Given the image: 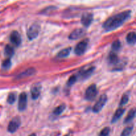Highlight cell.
<instances>
[{
	"label": "cell",
	"instance_id": "obj_17",
	"mask_svg": "<svg viewBox=\"0 0 136 136\" xmlns=\"http://www.w3.org/2000/svg\"><path fill=\"white\" fill-rule=\"evenodd\" d=\"M35 73V70L33 68H31L27 69V70H25V72L22 73L20 75H19L18 78H23L27 77V76H32L33 74H34Z\"/></svg>",
	"mask_w": 136,
	"mask_h": 136
},
{
	"label": "cell",
	"instance_id": "obj_6",
	"mask_svg": "<svg viewBox=\"0 0 136 136\" xmlns=\"http://www.w3.org/2000/svg\"><path fill=\"white\" fill-rule=\"evenodd\" d=\"M87 46H88V40L86 39L82 41L76 45V47L74 49V53L77 55H82L85 53Z\"/></svg>",
	"mask_w": 136,
	"mask_h": 136
},
{
	"label": "cell",
	"instance_id": "obj_26",
	"mask_svg": "<svg viewBox=\"0 0 136 136\" xmlns=\"http://www.w3.org/2000/svg\"><path fill=\"white\" fill-rule=\"evenodd\" d=\"M76 81H77V77L75 75H73V76L70 77L69 80H68V82H67V85L68 86H70L73 85L76 82Z\"/></svg>",
	"mask_w": 136,
	"mask_h": 136
},
{
	"label": "cell",
	"instance_id": "obj_27",
	"mask_svg": "<svg viewBox=\"0 0 136 136\" xmlns=\"http://www.w3.org/2000/svg\"><path fill=\"white\" fill-rule=\"evenodd\" d=\"M129 101V96L127 94H124V96L122 98V100H121V102L119 103V105L122 106H124L127 104Z\"/></svg>",
	"mask_w": 136,
	"mask_h": 136
},
{
	"label": "cell",
	"instance_id": "obj_7",
	"mask_svg": "<svg viewBox=\"0 0 136 136\" xmlns=\"http://www.w3.org/2000/svg\"><path fill=\"white\" fill-rule=\"evenodd\" d=\"M27 96L25 92H22L19 97L18 109L19 111H23L27 108Z\"/></svg>",
	"mask_w": 136,
	"mask_h": 136
},
{
	"label": "cell",
	"instance_id": "obj_13",
	"mask_svg": "<svg viewBox=\"0 0 136 136\" xmlns=\"http://www.w3.org/2000/svg\"><path fill=\"white\" fill-rule=\"evenodd\" d=\"M108 61L109 64L111 65H116L119 63V59H118L117 54L115 53V52H111L109 54L108 57Z\"/></svg>",
	"mask_w": 136,
	"mask_h": 136
},
{
	"label": "cell",
	"instance_id": "obj_11",
	"mask_svg": "<svg viewBox=\"0 0 136 136\" xmlns=\"http://www.w3.org/2000/svg\"><path fill=\"white\" fill-rule=\"evenodd\" d=\"M41 86L39 84H36L33 86L31 88V97L33 99L36 100L39 97L41 93Z\"/></svg>",
	"mask_w": 136,
	"mask_h": 136
},
{
	"label": "cell",
	"instance_id": "obj_28",
	"mask_svg": "<svg viewBox=\"0 0 136 136\" xmlns=\"http://www.w3.org/2000/svg\"><path fill=\"white\" fill-rule=\"evenodd\" d=\"M29 136H37V135L35 134V133H33V134H31V135H30Z\"/></svg>",
	"mask_w": 136,
	"mask_h": 136
},
{
	"label": "cell",
	"instance_id": "obj_20",
	"mask_svg": "<svg viewBox=\"0 0 136 136\" xmlns=\"http://www.w3.org/2000/svg\"><path fill=\"white\" fill-rule=\"evenodd\" d=\"M65 108H66V106L65 104H62V105H60L59 106L57 107L53 111V114L56 116H59V115L61 114L65 111Z\"/></svg>",
	"mask_w": 136,
	"mask_h": 136
},
{
	"label": "cell",
	"instance_id": "obj_15",
	"mask_svg": "<svg viewBox=\"0 0 136 136\" xmlns=\"http://www.w3.org/2000/svg\"><path fill=\"white\" fill-rule=\"evenodd\" d=\"M127 42L130 45H135L136 41V35L135 32H130L126 37Z\"/></svg>",
	"mask_w": 136,
	"mask_h": 136
},
{
	"label": "cell",
	"instance_id": "obj_4",
	"mask_svg": "<svg viewBox=\"0 0 136 136\" xmlns=\"http://www.w3.org/2000/svg\"><path fill=\"white\" fill-rule=\"evenodd\" d=\"M98 94V90L95 84H92L87 88L85 93V98L87 100H92L96 98Z\"/></svg>",
	"mask_w": 136,
	"mask_h": 136
},
{
	"label": "cell",
	"instance_id": "obj_25",
	"mask_svg": "<svg viewBox=\"0 0 136 136\" xmlns=\"http://www.w3.org/2000/svg\"><path fill=\"white\" fill-rule=\"evenodd\" d=\"M110 132V128L108 127H104L98 136H109Z\"/></svg>",
	"mask_w": 136,
	"mask_h": 136
},
{
	"label": "cell",
	"instance_id": "obj_9",
	"mask_svg": "<svg viewBox=\"0 0 136 136\" xmlns=\"http://www.w3.org/2000/svg\"><path fill=\"white\" fill-rule=\"evenodd\" d=\"M93 20V15L92 13H86L82 15L81 17V23L86 27L90 26Z\"/></svg>",
	"mask_w": 136,
	"mask_h": 136
},
{
	"label": "cell",
	"instance_id": "obj_18",
	"mask_svg": "<svg viewBox=\"0 0 136 136\" xmlns=\"http://www.w3.org/2000/svg\"><path fill=\"white\" fill-rule=\"evenodd\" d=\"M135 110L134 108L130 110V111H129V113L127 114L126 118L124 119V123H129L130 122H132V119L135 118Z\"/></svg>",
	"mask_w": 136,
	"mask_h": 136
},
{
	"label": "cell",
	"instance_id": "obj_1",
	"mask_svg": "<svg viewBox=\"0 0 136 136\" xmlns=\"http://www.w3.org/2000/svg\"><path fill=\"white\" fill-rule=\"evenodd\" d=\"M130 10L123 11L108 19L103 24V28L106 31H111L122 25L131 16Z\"/></svg>",
	"mask_w": 136,
	"mask_h": 136
},
{
	"label": "cell",
	"instance_id": "obj_16",
	"mask_svg": "<svg viewBox=\"0 0 136 136\" xmlns=\"http://www.w3.org/2000/svg\"><path fill=\"white\" fill-rule=\"evenodd\" d=\"M71 47H68V48L64 49L62 51H60L57 54V57L59 58H65L68 57L71 52Z\"/></svg>",
	"mask_w": 136,
	"mask_h": 136
},
{
	"label": "cell",
	"instance_id": "obj_23",
	"mask_svg": "<svg viewBox=\"0 0 136 136\" xmlns=\"http://www.w3.org/2000/svg\"><path fill=\"white\" fill-rule=\"evenodd\" d=\"M132 130H133V127H125L123 132H122V134H121V136H129L131 133H132Z\"/></svg>",
	"mask_w": 136,
	"mask_h": 136
},
{
	"label": "cell",
	"instance_id": "obj_14",
	"mask_svg": "<svg viewBox=\"0 0 136 136\" xmlns=\"http://www.w3.org/2000/svg\"><path fill=\"white\" fill-rule=\"evenodd\" d=\"M124 111H125V109L124 108H119L116 110L114 115L113 118H112V119H111V123H115L116 122H118V119L124 114Z\"/></svg>",
	"mask_w": 136,
	"mask_h": 136
},
{
	"label": "cell",
	"instance_id": "obj_24",
	"mask_svg": "<svg viewBox=\"0 0 136 136\" xmlns=\"http://www.w3.org/2000/svg\"><path fill=\"white\" fill-rule=\"evenodd\" d=\"M16 96L14 93H10L7 97V102L10 104H13L15 102Z\"/></svg>",
	"mask_w": 136,
	"mask_h": 136
},
{
	"label": "cell",
	"instance_id": "obj_5",
	"mask_svg": "<svg viewBox=\"0 0 136 136\" xmlns=\"http://www.w3.org/2000/svg\"><path fill=\"white\" fill-rule=\"evenodd\" d=\"M21 125V119L19 117H15L12 120L9 122V125H8L7 130L8 132L10 133H13L14 132H15L19 126Z\"/></svg>",
	"mask_w": 136,
	"mask_h": 136
},
{
	"label": "cell",
	"instance_id": "obj_22",
	"mask_svg": "<svg viewBox=\"0 0 136 136\" xmlns=\"http://www.w3.org/2000/svg\"><path fill=\"white\" fill-rule=\"evenodd\" d=\"M11 66V62L10 59H7L5 60H3V62H2V68L4 70L9 69Z\"/></svg>",
	"mask_w": 136,
	"mask_h": 136
},
{
	"label": "cell",
	"instance_id": "obj_2",
	"mask_svg": "<svg viewBox=\"0 0 136 136\" xmlns=\"http://www.w3.org/2000/svg\"><path fill=\"white\" fill-rule=\"evenodd\" d=\"M41 27L39 25L35 23L33 25H31L27 31V37L29 40H33L35 38H37V36L39 35V32H40Z\"/></svg>",
	"mask_w": 136,
	"mask_h": 136
},
{
	"label": "cell",
	"instance_id": "obj_19",
	"mask_svg": "<svg viewBox=\"0 0 136 136\" xmlns=\"http://www.w3.org/2000/svg\"><path fill=\"white\" fill-rule=\"evenodd\" d=\"M5 54L8 57L11 58L14 54V49L12 46L10 45H6L5 48Z\"/></svg>",
	"mask_w": 136,
	"mask_h": 136
},
{
	"label": "cell",
	"instance_id": "obj_12",
	"mask_svg": "<svg viewBox=\"0 0 136 136\" xmlns=\"http://www.w3.org/2000/svg\"><path fill=\"white\" fill-rule=\"evenodd\" d=\"M94 69V67H91V68H89L86 70L82 69L81 71L79 72V76L82 79L88 78L90 77L92 74Z\"/></svg>",
	"mask_w": 136,
	"mask_h": 136
},
{
	"label": "cell",
	"instance_id": "obj_29",
	"mask_svg": "<svg viewBox=\"0 0 136 136\" xmlns=\"http://www.w3.org/2000/svg\"><path fill=\"white\" fill-rule=\"evenodd\" d=\"M65 136H72L71 135H70V134H67V135H65Z\"/></svg>",
	"mask_w": 136,
	"mask_h": 136
},
{
	"label": "cell",
	"instance_id": "obj_3",
	"mask_svg": "<svg viewBox=\"0 0 136 136\" xmlns=\"http://www.w3.org/2000/svg\"><path fill=\"white\" fill-rule=\"evenodd\" d=\"M107 96L106 94H102V96L100 97L99 100H98V102L95 104L94 106L93 107L92 111L94 113H98L102 110V109L104 108L105 106L106 103L107 102Z\"/></svg>",
	"mask_w": 136,
	"mask_h": 136
},
{
	"label": "cell",
	"instance_id": "obj_10",
	"mask_svg": "<svg viewBox=\"0 0 136 136\" xmlns=\"http://www.w3.org/2000/svg\"><path fill=\"white\" fill-rule=\"evenodd\" d=\"M84 34H85V32L82 29H77L70 33L69 35V39L72 40H76V39L81 38Z\"/></svg>",
	"mask_w": 136,
	"mask_h": 136
},
{
	"label": "cell",
	"instance_id": "obj_8",
	"mask_svg": "<svg viewBox=\"0 0 136 136\" xmlns=\"http://www.w3.org/2000/svg\"><path fill=\"white\" fill-rule=\"evenodd\" d=\"M10 41L14 46H18L21 43V37L17 31H14L10 35Z\"/></svg>",
	"mask_w": 136,
	"mask_h": 136
},
{
	"label": "cell",
	"instance_id": "obj_21",
	"mask_svg": "<svg viewBox=\"0 0 136 136\" xmlns=\"http://www.w3.org/2000/svg\"><path fill=\"white\" fill-rule=\"evenodd\" d=\"M121 46H122L121 42L117 40L114 42L112 45H111V50L113 51V52H117V51H118L120 49Z\"/></svg>",
	"mask_w": 136,
	"mask_h": 136
}]
</instances>
